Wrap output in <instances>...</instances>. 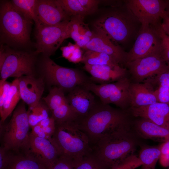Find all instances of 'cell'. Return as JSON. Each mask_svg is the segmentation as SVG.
<instances>
[{
    "label": "cell",
    "mask_w": 169,
    "mask_h": 169,
    "mask_svg": "<svg viewBox=\"0 0 169 169\" xmlns=\"http://www.w3.org/2000/svg\"><path fill=\"white\" fill-rule=\"evenodd\" d=\"M84 18L80 16L72 17L69 25V38H71L75 44L83 48L90 41L94 33L84 23Z\"/></svg>",
    "instance_id": "cell-25"
},
{
    "label": "cell",
    "mask_w": 169,
    "mask_h": 169,
    "mask_svg": "<svg viewBox=\"0 0 169 169\" xmlns=\"http://www.w3.org/2000/svg\"><path fill=\"white\" fill-rule=\"evenodd\" d=\"M155 27L161 40V53L169 67V37L162 29L161 23L156 25Z\"/></svg>",
    "instance_id": "cell-33"
},
{
    "label": "cell",
    "mask_w": 169,
    "mask_h": 169,
    "mask_svg": "<svg viewBox=\"0 0 169 169\" xmlns=\"http://www.w3.org/2000/svg\"><path fill=\"white\" fill-rule=\"evenodd\" d=\"M20 99L18 80L17 78L11 83L8 95L2 107L0 108V124L4 123L13 112Z\"/></svg>",
    "instance_id": "cell-26"
},
{
    "label": "cell",
    "mask_w": 169,
    "mask_h": 169,
    "mask_svg": "<svg viewBox=\"0 0 169 169\" xmlns=\"http://www.w3.org/2000/svg\"><path fill=\"white\" fill-rule=\"evenodd\" d=\"M35 13L36 27L40 25H55L71 19L57 0H37Z\"/></svg>",
    "instance_id": "cell-14"
},
{
    "label": "cell",
    "mask_w": 169,
    "mask_h": 169,
    "mask_svg": "<svg viewBox=\"0 0 169 169\" xmlns=\"http://www.w3.org/2000/svg\"><path fill=\"white\" fill-rule=\"evenodd\" d=\"M37 0H13L11 3L14 8L27 18L36 24L35 8Z\"/></svg>",
    "instance_id": "cell-30"
},
{
    "label": "cell",
    "mask_w": 169,
    "mask_h": 169,
    "mask_svg": "<svg viewBox=\"0 0 169 169\" xmlns=\"http://www.w3.org/2000/svg\"><path fill=\"white\" fill-rule=\"evenodd\" d=\"M74 169H107L92 152L76 162Z\"/></svg>",
    "instance_id": "cell-32"
},
{
    "label": "cell",
    "mask_w": 169,
    "mask_h": 169,
    "mask_svg": "<svg viewBox=\"0 0 169 169\" xmlns=\"http://www.w3.org/2000/svg\"><path fill=\"white\" fill-rule=\"evenodd\" d=\"M166 14L169 16V0H167V3L165 9Z\"/></svg>",
    "instance_id": "cell-46"
},
{
    "label": "cell",
    "mask_w": 169,
    "mask_h": 169,
    "mask_svg": "<svg viewBox=\"0 0 169 169\" xmlns=\"http://www.w3.org/2000/svg\"><path fill=\"white\" fill-rule=\"evenodd\" d=\"M131 82L127 76L113 83L97 84L91 82L83 85L98 96L102 104H112L125 110L130 106L129 90Z\"/></svg>",
    "instance_id": "cell-9"
},
{
    "label": "cell",
    "mask_w": 169,
    "mask_h": 169,
    "mask_svg": "<svg viewBox=\"0 0 169 169\" xmlns=\"http://www.w3.org/2000/svg\"><path fill=\"white\" fill-rule=\"evenodd\" d=\"M21 99L28 107L36 105L41 100L46 86L43 79L37 76H23L17 78Z\"/></svg>",
    "instance_id": "cell-15"
},
{
    "label": "cell",
    "mask_w": 169,
    "mask_h": 169,
    "mask_svg": "<svg viewBox=\"0 0 169 169\" xmlns=\"http://www.w3.org/2000/svg\"><path fill=\"white\" fill-rule=\"evenodd\" d=\"M84 69L91 75L90 78L92 82L100 84L116 82L127 77L128 72L126 68L121 66L84 64Z\"/></svg>",
    "instance_id": "cell-21"
},
{
    "label": "cell",
    "mask_w": 169,
    "mask_h": 169,
    "mask_svg": "<svg viewBox=\"0 0 169 169\" xmlns=\"http://www.w3.org/2000/svg\"><path fill=\"white\" fill-rule=\"evenodd\" d=\"M66 97L76 120L86 116L97 103L94 95L83 85L75 87Z\"/></svg>",
    "instance_id": "cell-17"
},
{
    "label": "cell",
    "mask_w": 169,
    "mask_h": 169,
    "mask_svg": "<svg viewBox=\"0 0 169 169\" xmlns=\"http://www.w3.org/2000/svg\"><path fill=\"white\" fill-rule=\"evenodd\" d=\"M168 169H169V168H168Z\"/></svg>",
    "instance_id": "cell-47"
},
{
    "label": "cell",
    "mask_w": 169,
    "mask_h": 169,
    "mask_svg": "<svg viewBox=\"0 0 169 169\" xmlns=\"http://www.w3.org/2000/svg\"><path fill=\"white\" fill-rule=\"evenodd\" d=\"M36 55L35 53L6 49L2 46L0 50L1 80L23 76H37Z\"/></svg>",
    "instance_id": "cell-7"
},
{
    "label": "cell",
    "mask_w": 169,
    "mask_h": 169,
    "mask_svg": "<svg viewBox=\"0 0 169 169\" xmlns=\"http://www.w3.org/2000/svg\"><path fill=\"white\" fill-rule=\"evenodd\" d=\"M84 64L120 66L112 57L105 53L86 50L83 55L82 62Z\"/></svg>",
    "instance_id": "cell-28"
},
{
    "label": "cell",
    "mask_w": 169,
    "mask_h": 169,
    "mask_svg": "<svg viewBox=\"0 0 169 169\" xmlns=\"http://www.w3.org/2000/svg\"><path fill=\"white\" fill-rule=\"evenodd\" d=\"M83 55L80 48L78 46L72 53L70 58L69 59V62L77 63L82 62Z\"/></svg>",
    "instance_id": "cell-42"
},
{
    "label": "cell",
    "mask_w": 169,
    "mask_h": 169,
    "mask_svg": "<svg viewBox=\"0 0 169 169\" xmlns=\"http://www.w3.org/2000/svg\"><path fill=\"white\" fill-rule=\"evenodd\" d=\"M134 125L137 134L143 138L162 142L169 139V128L148 120L140 118L134 121Z\"/></svg>",
    "instance_id": "cell-23"
},
{
    "label": "cell",
    "mask_w": 169,
    "mask_h": 169,
    "mask_svg": "<svg viewBox=\"0 0 169 169\" xmlns=\"http://www.w3.org/2000/svg\"><path fill=\"white\" fill-rule=\"evenodd\" d=\"M8 151V159L5 169H49L27 147Z\"/></svg>",
    "instance_id": "cell-19"
},
{
    "label": "cell",
    "mask_w": 169,
    "mask_h": 169,
    "mask_svg": "<svg viewBox=\"0 0 169 169\" xmlns=\"http://www.w3.org/2000/svg\"><path fill=\"white\" fill-rule=\"evenodd\" d=\"M153 85L145 81L143 83L131 82L129 87L130 107H140L157 102Z\"/></svg>",
    "instance_id": "cell-22"
},
{
    "label": "cell",
    "mask_w": 169,
    "mask_h": 169,
    "mask_svg": "<svg viewBox=\"0 0 169 169\" xmlns=\"http://www.w3.org/2000/svg\"><path fill=\"white\" fill-rule=\"evenodd\" d=\"M67 14L70 17L84 18L95 12L100 1L96 0H57Z\"/></svg>",
    "instance_id": "cell-24"
},
{
    "label": "cell",
    "mask_w": 169,
    "mask_h": 169,
    "mask_svg": "<svg viewBox=\"0 0 169 169\" xmlns=\"http://www.w3.org/2000/svg\"><path fill=\"white\" fill-rule=\"evenodd\" d=\"M27 111L29 123L31 128L50 116L49 109L42 99L35 106L28 107Z\"/></svg>",
    "instance_id": "cell-29"
},
{
    "label": "cell",
    "mask_w": 169,
    "mask_h": 169,
    "mask_svg": "<svg viewBox=\"0 0 169 169\" xmlns=\"http://www.w3.org/2000/svg\"><path fill=\"white\" fill-rule=\"evenodd\" d=\"M137 144L129 124L103 136L92 148V153L107 169H110L134 154Z\"/></svg>",
    "instance_id": "cell-1"
},
{
    "label": "cell",
    "mask_w": 169,
    "mask_h": 169,
    "mask_svg": "<svg viewBox=\"0 0 169 169\" xmlns=\"http://www.w3.org/2000/svg\"><path fill=\"white\" fill-rule=\"evenodd\" d=\"M0 23L1 31L8 40L20 45L29 41L32 21L18 12L11 1L1 4Z\"/></svg>",
    "instance_id": "cell-8"
},
{
    "label": "cell",
    "mask_w": 169,
    "mask_h": 169,
    "mask_svg": "<svg viewBox=\"0 0 169 169\" xmlns=\"http://www.w3.org/2000/svg\"><path fill=\"white\" fill-rule=\"evenodd\" d=\"M129 111L135 117L148 120L158 125L169 128V105L156 102L140 107H130Z\"/></svg>",
    "instance_id": "cell-20"
},
{
    "label": "cell",
    "mask_w": 169,
    "mask_h": 169,
    "mask_svg": "<svg viewBox=\"0 0 169 169\" xmlns=\"http://www.w3.org/2000/svg\"><path fill=\"white\" fill-rule=\"evenodd\" d=\"M77 46L75 44L69 43L67 46L61 47V50L63 57L68 60Z\"/></svg>",
    "instance_id": "cell-41"
},
{
    "label": "cell",
    "mask_w": 169,
    "mask_h": 169,
    "mask_svg": "<svg viewBox=\"0 0 169 169\" xmlns=\"http://www.w3.org/2000/svg\"><path fill=\"white\" fill-rule=\"evenodd\" d=\"M94 26L95 32L118 44L136 38L141 24L125 4L123 10H111L97 19Z\"/></svg>",
    "instance_id": "cell-3"
},
{
    "label": "cell",
    "mask_w": 169,
    "mask_h": 169,
    "mask_svg": "<svg viewBox=\"0 0 169 169\" xmlns=\"http://www.w3.org/2000/svg\"><path fill=\"white\" fill-rule=\"evenodd\" d=\"M80 128L94 146L106 134L130 124L126 110L97 103L88 115L76 120Z\"/></svg>",
    "instance_id": "cell-2"
},
{
    "label": "cell",
    "mask_w": 169,
    "mask_h": 169,
    "mask_svg": "<svg viewBox=\"0 0 169 169\" xmlns=\"http://www.w3.org/2000/svg\"><path fill=\"white\" fill-rule=\"evenodd\" d=\"M124 2L142 27L161 23L166 13L167 0H127Z\"/></svg>",
    "instance_id": "cell-12"
},
{
    "label": "cell",
    "mask_w": 169,
    "mask_h": 169,
    "mask_svg": "<svg viewBox=\"0 0 169 169\" xmlns=\"http://www.w3.org/2000/svg\"><path fill=\"white\" fill-rule=\"evenodd\" d=\"M1 146L8 151H16L25 147L29 138L28 111L22 101L16 107L7 124H0Z\"/></svg>",
    "instance_id": "cell-6"
},
{
    "label": "cell",
    "mask_w": 169,
    "mask_h": 169,
    "mask_svg": "<svg viewBox=\"0 0 169 169\" xmlns=\"http://www.w3.org/2000/svg\"><path fill=\"white\" fill-rule=\"evenodd\" d=\"M11 84V83L6 80H0V108L3 105L7 96Z\"/></svg>",
    "instance_id": "cell-40"
},
{
    "label": "cell",
    "mask_w": 169,
    "mask_h": 169,
    "mask_svg": "<svg viewBox=\"0 0 169 169\" xmlns=\"http://www.w3.org/2000/svg\"><path fill=\"white\" fill-rule=\"evenodd\" d=\"M160 155L159 145L142 146L138 156L142 163L141 169H155Z\"/></svg>",
    "instance_id": "cell-27"
},
{
    "label": "cell",
    "mask_w": 169,
    "mask_h": 169,
    "mask_svg": "<svg viewBox=\"0 0 169 169\" xmlns=\"http://www.w3.org/2000/svg\"><path fill=\"white\" fill-rule=\"evenodd\" d=\"M8 150L1 146L0 147V169H5L8 157Z\"/></svg>",
    "instance_id": "cell-43"
},
{
    "label": "cell",
    "mask_w": 169,
    "mask_h": 169,
    "mask_svg": "<svg viewBox=\"0 0 169 169\" xmlns=\"http://www.w3.org/2000/svg\"><path fill=\"white\" fill-rule=\"evenodd\" d=\"M142 164L138 157L133 154L110 169H135L141 166Z\"/></svg>",
    "instance_id": "cell-34"
},
{
    "label": "cell",
    "mask_w": 169,
    "mask_h": 169,
    "mask_svg": "<svg viewBox=\"0 0 169 169\" xmlns=\"http://www.w3.org/2000/svg\"><path fill=\"white\" fill-rule=\"evenodd\" d=\"M83 49L107 54L121 67L123 65H125L126 63L127 52L108 38L95 32L90 41Z\"/></svg>",
    "instance_id": "cell-18"
},
{
    "label": "cell",
    "mask_w": 169,
    "mask_h": 169,
    "mask_svg": "<svg viewBox=\"0 0 169 169\" xmlns=\"http://www.w3.org/2000/svg\"><path fill=\"white\" fill-rule=\"evenodd\" d=\"M52 140L61 156L77 161L92 152L91 145L86 134L74 121L56 124Z\"/></svg>",
    "instance_id": "cell-4"
},
{
    "label": "cell",
    "mask_w": 169,
    "mask_h": 169,
    "mask_svg": "<svg viewBox=\"0 0 169 169\" xmlns=\"http://www.w3.org/2000/svg\"><path fill=\"white\" fill-rule=\"evenodd\" d=\"M31 129L32 131L30 133L34 136L49 140L51 139L52 137H50L38 124L32 127Z\"/></svg>",
    "instance_id": "cell-44"
},
{
    "label": "cell",
    "mask_w": 169,
    "mask_h": 169,
    "mask_svg": "<svg viewBox=\"0 0 169 169\" xmlns=\"http://www.w3.org/2000/svg\"><path fill=\"white\" fill-rule=\"evenodd\" d=\"M145 80L151 83L154 86L156 85L169 88V69Z\"/></svg>",
    "instance_id": "cell-35"
},
{
    "label": "cell",
    "mask_w": 169,
    "mask_h": 169,
    "mask_svg": "<svg viewBox=\"0 0 169 169\" xmlns=\"http://www.w3.org/2000/svg\"><path fill=\"white\" fill-rule=\"evenodd\" d=\"M37 71L38 75L43 79L49 88L56 87L64 92L92 82L90 77L81 71L60 66L46 55H44L40 59Z\"/></svg>",
    "instance_id": "cell-5"
},
{
    "label": "cell",
    "mask_w": 169,
    "mask_h": 169,
    "mask_svg": "<svg viewBox=\"0 0 169 169\" xmlns=\"http://www.w3.org/2000/svg\"><path fill=\"white\" fill-rule=\"evenodd\" d=\"M161 50V40L155 26H141L132 48L127 52L126 63Z\"/></svg>",
    "instance_id": "cell-13"
},
{
    "label": "cell",
    "mask_w": 169,
    "mask_h": 169,
    "mask_svg": "<svg viewBox=\"0 0 169 169\" xmlns=\"http://www.w3.org/2000/svg\"><path fill=\"white\" fill-rule=\"evenodd\" d=\"M26 147L50 168L61 156L52 140L35 136L30 133Z\"/></svg>",
    "instance_id": "cell-16"
},
{
    "label": "cell",
    "mask_w": 169,
    "mask_h": 169,
    "mask_svg": "<svg viewBox=\"0 0 169 169\" xmlns=\"http://www.w3.org/2000/svg\"><path fill=\"white\" fill-rule=\"evenodd\" d=\"M155 94L157 102L169 105V88L161 86H158L155 90Z\"/></svg>",
    "instance_id": "cell-39"
},
{
    "label": "cell",
    "mask_w": 169,
    "mask_h": 169,
    "mask_svg": "<svg viewBox=\"0 0 169 169\" xmlns=\"http://www.w3.org/2000/svg\"><path fill=\"white\" fill-rule=\"evenodd\" d=\"M125 66L134 83H141L169 69L161 50L147 56L127 62Z\"/></svg>",
    "instance_id": "cell-11"
},
{
    "label": "cell",
    "mask_w": 169,
    "mask_h": 169,
    "mask_svg": "<svg viewBox=\"0 0 169 169\" xmlns=\"http://www.w3.org/2000/svg\"><path fill=\"white\" fill-rule=\"evenodd\" d=\"M70 20L55 25L36 27V50L35 53H42L49 57L53 54L63 41L69 38Z\"/></svg>",
    "instance_id": "cell-10"
},
{
    "label": "cell",
    "mask_w": 169,
    "mask_h": 169,
    "mask_svg": "<svg viewBox=\"0 0 169 169\" xmlns=\"http://www.w3.org/2000/svg\"><path fill=\"white\" fill-rule=\"evenodd\" d=\"M75 162L72 159L61 156L49 169H74Z\"/></svg>",
    "instance_id": "cell-37"
},
{
    "label": "cell",
    "mask_w": 169,
    "mask_h": 169,
    "mask_svg": "<svg viewBox=\"0 0 169 169\" xmlns=\"http://www.w3.org/2000/svg\"><path fill=\"white\" fill-rule=\"evenodd\" d=\"M160 155L159 161L163 167L169 166V139L162 142L160 145Z\"/></svg>",
    "instance_id": "cell-36"
},
{
    "label": "cell",
    "mask_w": 169,
    "mask_h": 169,
    "mask_svg": "<svg viewBox=\"0 0 169 169\" xmlns=\"http://www.w3.org/2000/svg\"><path fill=\"white\" fill-rule=\"evenodd\" d=\"M161 26L164 32L169 37V16L166 13L162 18Z\"/></svg>",
    "instance_id": "cell-45"
},
{
    "label": "cell",
    "mask_w": 169,
    "mask_h": 169,
    "mask_svg": "<svg viewBox=\"0 0 169 169\" xmlns=\"http://www.w3.org/2000/svg\"><path fill=\"white\" fill-rule=\"evenodd\" d=\"M42 99L49 108L50 112L68 101L64 92L56 87L49 88V94Z\"/></svg>",
    "instance_id": "cell-31"
},
{
    "label": "cell",
    "mask_w": 169,
    "mask_h": 169,
    "mask_svg": "<svg viewBox=\"0 0 169 169\" xmlns=\"http://www.w3.org/2000/svg\"><path fill=\"white\" fill-rule=\"evenodd\" d=\"M38 124L42 127L50 137H52L56 128V123L51 115L41 120Z\"/></svg>",
    "instance_id": "cell-38"
}]
</instances>
